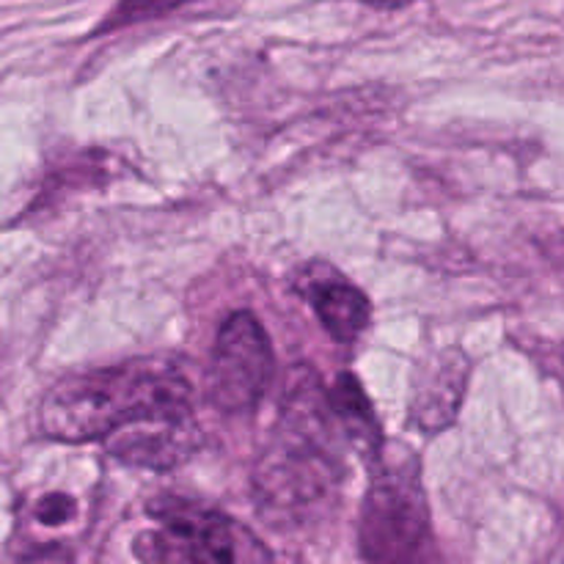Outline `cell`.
<instances>
[{
	"label": "cell",
	"mask_w": 564,
	"mask_h": 564,
	"mask_svg": "<svg viewBox=\"0 0 564 564\" xmlns=\"http://www.w3.org/2000/svg\"><path fill=\"white\" fill-rule=\"evenodd\" d=\"M187 0H121L113 11H110L108 20L97 28V33L116 31V28L135 25V22L152 20V17H165L169 11L180 9Z\"/></svg>",
	"instance_id": "obj_9"
},
{
	"label": "cell",
	"mask_w": 564,
	"mask_h": 564,
	"mask_svg": "<svg viewBox=\"0 0 564 564\" xmlns=\"http://www.w3.org/2000/svg\"><path fill=\"white\" fill-rule=\"evenodd\" d=\"M466 358L444 352L435 358L433 378H422L413 389L411 419L424 430H441L455 419L460 397L466 391Z\"/></svg>",
	"instance_id": "obj_7"
},
{
	"label": "cell",
	"mask_w": 564,
	"mask_h": 564,
	"mask_svg": "<svg viewBox=\"0 0 564 564\" xmlns=\"http://www.w3.org/2000/svg\"><path fill=\"white\" fill-rule=\"evenodd\" d=\"M193 419V386L171 358H132L58 380L39 408V430L61 444L110 441L149 424Z\"/></svg>",
	"instance_id": "obj_2"
},
{
	"label": "cell",
	"mask_w": 564,
	"mask_h": 564,
	"mask_svg": "<svg viewBox=\"0 0 564 564\" xmlns=\"http://www.w3.org/2000/svg\"><path fill=\"white\" fill-rule=\"evenodd\" d=\"M147 512L158 532L138 538L135 554L147 562H262L270 551L235 518L182 496H158Z\"/></svg>",
	"instance_id": "obj_4"
},
{
	"label": "cell",
	"mask_w": 564,
	"mask_h": 564,
	"mask_svg": "<svg viewBox=\"0 0 564 564\" xmlns=\"http://www.w3.org/2000/svg\"><path fill=\"white\" fill-rule=\"evenodd\" d=\"M361 3H367V6H375V9L394 11V9H402V6L413 3V0H361Z\"/></svg>",
	"instance_id": "obj_11"
},
{
	"label": "cell",
	"mask_w": 564,
	"mask_h": 564,
	"mask_svg": "<svg viewBox=\"0 0 564 564\" xmlns=\"http://www.w3.org/2000/svg\"><path fill=\"white\" fill-rule=\"evenodd\" d=\"M77 512V505L69 499V496H47L44 501H39L36 507V521L47 523V527H61V523L72 521Z\"/></svg>",
	"instance_id": "obj_10"
},
{
	"label": "cell",
	"mask_w": 564,
	"mask_h": 564,
	"mask_svg": "<svg viewBox=\"0 0 564 564\" xmlns=\"http://www.w3.org/2000/svg\"><path fill=\"white\" fill-rule=\"evenodd\" d=\"M306 295L323 328L341 345H352L369 328L372 303H369V297L358 286L347 284L341 275L312 281Z\"/></svg>",
	"instance_id": "obj_6"
},
{
	"label": "cell",
	"mask_w": 564,
	"mask_h": 564,
	"mask_svg": "<svg viewBox=\"0 0 564 564\" xmlns=\"http://www.w3.org/2000/svg\"><path fill=\"white\" fill-rule=\"evenodd\" d=\"M347 444L352 441L323 380L312 369H297L281 400L273 438L253 471L259 512L275 527L306 523L339 494Z\"/></svg>",
	"instance_id": "obj_1"
},
{
	"label": "cell",
	"mask_w": 564,
	"mask_h": 564,
	"mask_svg": "<svg viewBox=\"0 0 564 564\" xmlns=\"http://www.w3.org/2000/svg\"><path fill=\"white\" fill-rule=\"evenodd\" d=\"M358 545L369 562H416L430 556L433 532L416 457L405 446L380 449L361 505Z\"/></svg>",
	"instance_id": "obj_3"
},
{
	"label": "cell",
	"mask_w": 564,
	"mask_h": 564,
	"mask_svg": "<svg viewBox=\"0 0 564 564\" xmlns=\"http://www.w3.org/2000/svg\"><path fill=\"white\" fill-rule=\"evenodd\" d=\"M328 394L356 452H361L364 457H378L386 446L383 435H380V422L356 375H339Z\"/></svg>",
	"instance_id": "obj_8"
},
{
	"label": "cell",
	"mask_w": 564,
	"mask_h": 564,
	"mask_svg": "<svg viewBox=\"0 0 564 564\" xmlns=\"http://www.w3.org/2000/svg\"><path fill=\"white\" fill-rule=\"evenodd\" d=\"M273 369V345L257 314H229L209 358V400L224 413H251L268 391Z\"/></svg>",
	"instance_id": "obj_5"
}]
</instances>
